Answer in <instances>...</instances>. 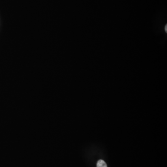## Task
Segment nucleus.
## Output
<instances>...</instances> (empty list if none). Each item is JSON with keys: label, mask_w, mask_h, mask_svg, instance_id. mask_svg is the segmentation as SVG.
I'll use <instances>...</instances> for the list:
<instances>
[{"label": "nucleus", "mask_w": 167, "mask_h": 167, "mask_svg": "<svg viewBox=\"0 0 167 167\" xmlns=\"http://www.w3.org/2000/svg\"><path fill=\"white\" fill-rule=\"evenodd\" d=\"M97 167H107L106 162L102 160H100L97 162Z\"/></svg>", "instance_id": "1"}]
</instances>
